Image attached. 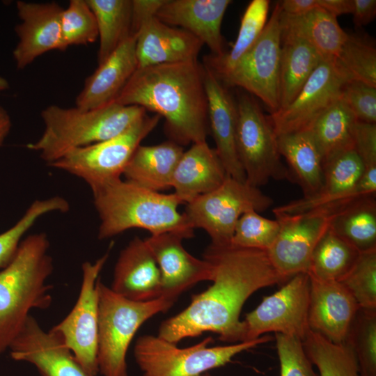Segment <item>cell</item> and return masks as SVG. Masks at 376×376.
I'll list each match as a JSON object with an SVG mask.
<instances>
[{
  "label": "cell",
  "mask_w": 376,
  "mask_h": 376,
  "mask_svg": "<svg viewBox=\"0 0 376 376\" xmlns=\"http://www.w3.org/2000/svg\"><path fill=\"white\" fill-rule=\"evenodd\" d=\"M146 114V110L141 107L115 101L89 110L50 105L40 114L45 125L41 136L26 147L38 152L49 165L71 150L123 133Z\"/></svg>",
  "instance_id": "cell-5"
},
{
  "label": "cell",
  "mask_w": 376,
  "mask_h": 376,
  "mask_svg": "<svg viewBox=\"0 0 376 376\" xmlns=\"http://www.w3.org/2000/svg\"><path fill=\"white\" fill-rule=\"evenodd\" d=\"M45 233L28 235L10 263L0 271V354L9 349L31 310L46 309L52 303L53 259Z\"/></svg>",
  "instance_id": "cell-4"
},
{
  "label": "cell",
  "mask_w": 376,
  "mask_h": 376,
  "mask_svg": "<svg viewBox=\"0 0 376 376\" xmlns=\"http://www.w3.org/2000/svg\"><path fill=\"white\" fill-rule=\"evenodd\" d=\"M280 13L278 1L255 44L233 68L217 77L225 86L242 88L259 98L271 113L279 109Z\"/></svg>",
  "instance_id": "cell-11"
},
{
  "label": "cell",
  "mask_w": 376,
  "mask_h": 376,
  "mask_svg": "<svg viewBox=\"0 0 376 376\" xmlns=\"http://www.w3.org/2000/svg\"><path fill=\"white\" fill-rule=\"evenodd\" d=\"M308 275V324L311 330L334 343H344L359 308V305L340 281Z\"/></svg>",
  "instance_id": "cell-21"
},
{
  "label": "cell",
  "mask_w": 376,
  "mask_h": 376,
  "mask_svg": "<svg viewBox=\"0 0 376 376\" xmlns=\"http://www.w3.org/2000/svg\"><path fill=\"white\" fill-rule=\"evenodd\" d=\"M110 288L138 301L161 297L160 270L145 239L135 237L120 251Z\"/></svg>",
  "instance_id": "cell-24"
},
{
  "label": "cell",
  "mask_w": 376,
  "mask_h": 376,
  "mask_svg": "<svg viewBox=\"0 0 376 376\" xmlns=\"http://www.w3.org/2000/svg\"><path fill=\"white\" fill-rule=\"evenodd\" d=\"M203 66L209 129L215 143L214 149L227 175L246 182L235 145L236 102L214 73L205 65Z\"/></svg>",
  "instance_id": "cell-22"
},
{
  "label": "cell",
  "mask_w": 376,
  "mask_h": 376,
  "mask_svg": "<svg viewBox=\"0 0 376 376\" xmlns=\"http://www.w3.org/2000/svg\"><path fill=\"white\" fill-rule=\"evenodd\" d=\"M201 376H210L209 374L206 373V374H203Z\"/></svg>",
  "instance_id": "cell-51"
},
{
  "label": "cell",
  "mask_w": 376,
  "mask_h": 376,
  "mask_svg": "<svg viewBox=\"0 0 376 376\" xmlns=\"http://www.w3.org/2000/svg\"><path fill=\"white\" fill-rule=\"evenodd\" d=\"M329 228L360 252L376 249L375 196H366L341 207Z\"/></svg>",
  "instance_id": "cell-32"
},
{
  "label": "cell",
  "mask_w": 376,
  "mask_h": 376,
  "mask_svg": "<svg viewBox=\"0 0 376 376\" xmlns=\"http://www.w3.org/2000/svg\"><path fill=\"white\" fill-rule=\"evenodd\" d=\"M9 88L8 80L2 77H0V91H5Z\"/></svg>",
  "instance_id": "cell-50"
},
{
  "label": "cell",
  "mask_w": 376,
  "mask_h": 376,
  "mask_svg": "<svg viewBox=\"0 0 376 376\" xmlns=\"http://www.w3.org/2000/svg\"><path fill=\"white\" fill-rule=\"evenodd\" d=\"M340 99L358 121L376 123V87L361 81L346 83Z\"/></svg>",
  "instance_id": "cell-44"
},
{
  "label": "cell",
  "mask_w": 376,
  "mask_h": 376,
  "mask_svg": "<svg viewBox=\"0 0 376 376\" xmlns=\"http://www.w3.org/2000/svg\"><path fill=\"white\" fill-rule=\"evenodd\" d=\"M279 20L281 36L305 41L324 61L337 56L347 36L337 18L319 7L300 15H289L281 10Z\"/></svg>",
  "instance_id": "cell-28"
},
{
  "label": "cell",
  "mask_w": 376,
  "mask_h": 376,
  "mask_svg": "<svg viewBox=\"0 0 376 376\" xmlns=\"http://www.w3.org/2000/svg\"><path fill=\"white\" fill-rule=\"evenodd\" d=\"M228 176L214 148L206 141L185 151L175 169L171 187L182 203L219 187Z\"/></svg>",
  "instance_id": "cell-26"
},
{
  "label": "cell",
  "mask_w": 376,
  "mask_h": 376,
  "mask_svg": "<svg viewBox=\"0 0 376 376\" xmlns=\"http://www.w3.org/2000/svg\"><path fill=\"white\" fill-rule=\"evenodd\" d=\"M160 118L157 114H146L123 133L71 150L49 166L79 178L93 191L121 179L134 151Z\"/></svg>",
  "instance_id": "cell-8"
},
{
  "label": "cell",
  "mask_w": 376,
  "mask_h": 376,
  "mask_svg": "<svg viewBox=\"0 0 376 376\" xmlns=\"http://www.w3.org/2000/svg\"><path fill=\"white\" fill-rule=\"evenodd\" d=\"M354 149L364 169L376 168V124L357 121L354 130Z\"/></svg>",
  "instance_id": "cell-45"
},
{
  "label": "cell",
  "mask_w": 376,
  "mask_h": 376,
  "mask_svg": "<svg viewBox=\"0 0 376 376\" xmlns=\"http://www.w3.org/2000/svg\"><path fill=\"white\" fill-rule=\"evenodd\" d=\"M9 350L13 359L31 363L41 376H90L61 336L45 331L31 315Z\"/></svg>",
  "instance_id": "cell-17"
},
{
  "label": "cell",
  "mask_w": 376,
  "mask_h": 376,
  "mask_svg": "<svg viewBox=\"0 0 376 376\" xmlns=\"http://www.w3.org/2000/svg\"><path fill=\"white\" fill-rule=\"evenodd\" d=\"M21 22L15 26L18 42L13 55L17 69L22 70L36 58L52 50L65 51L61 17L63 10L56 2H16Z\"/></svg>",
  "instance_id": "cell-18"
},
{
  "label": "cell",
  "mask_w": 376,
  "mask_h": 376,
  "mask_svg": "<svg viewBox=\"0 0 376 376\" xmlns=\"http://www.w3.org/2000/svg\"><path fill=\"white\" fill-rule=\"evenodd\" d=\"M357 121L340 97L312 123L307 130L319 148L323 163L338 153L354 149Z\"/></svg>",
  "instance_id": "cell-31"
},
{
  "label": "cell",
  "mask_w": 376,
  "mask_h": 376,
  "mask_svg": "<svg viewBox=\"0 0 376 376\" xmlns=\"http://www.w3.org/2000/svg\"><path fill=\"white\" fill-rule=\"evenodd\" d=\"M302 343L311 362L318 368L320 376H359L355 354L345 343H334L310 330Z\"/></svg>",
  "instance_id": "cell-36"
},
{
  "label": "cell",
  "mask_w": 376,
  "mask_h": 376,
  "mask_svg": "<svg viewBox=\"0 0 376 376\" xmlns=\"http://www.w3.org/2000/svg\"><path fill=\"white\" fill-rule=\"evenodd\" d=\"M114 101L163 117L170 140L180 146L206 141L204 66L198 61L137 68Z\"/></svg>",
  "instance_id": "cell-2"
},
{
  "label": "cell",
  "mask_w": 376,
  "mask_h": 376,
  "mask_svg": "<svg viewBox=\"0 0 376 376\" xmlns=\"http://www.w3.org/2000/svg\"><path fill=\"white\" fill-rule=\"evenodd\" d=\"M281 12L289 15H300L318 8L317 0L279 1Z\"/></svg>",
  "instance_id": "cell-47"
},
{
  "label": "cell",
  "mask_w": 376,
  "mask_h": 376,
  "mask_svg": "<svg viewBox=\"0 0 376 376\" xmlns=\"http://www.w3.org/2000/svg\"><path fill=\"white\" fill-rule=\"evenodd\" d=\"M203 258L212 267V285L193 295L186 308L164 321L157 336L175 344L211 331L224 342H243L240 315L245 301L257 290L289 279L278 272L266 250L210 244Z\"/></svg>",
  "instance_id": "cell-1"
},
{
  "label": "cell",
  "mask_w": 376,
  "mask_h": 376,
  "mask_svg": "<svg viewBox=\"0 0 376 376\" xmlns=\"http://www.w3.org/2000/svg\"><path fill=\"white\" fill-rule=\"evenodd\" d=\"M61 29L65 50L71 45H86L97 40L95 17L86 0L70 1L61 14Z\"/></svg>",
  "instance_id": "cell-40"
},
{
  "label": "cell",
  "mask_w": 376,
  "mask_h": 376,
  "mask_svg": "<svg viewBox=\"0 0 376 376\" xmlns=\"http://www.w3.org/2000/svg\"><path fill=\"white\" fill-rule=\"evenodd\" d=\"M235 145L246 182L259 187L271 179H290L281 161L277 136L253 95L242 93L237 98Z\"/></svg>",
  "instance_id": "cell-10"
},
{
  "label": "cell",
  "mask_w": 376,
  "mask_h": 376,
  "mask_svg": "<svg viewBox=\"0 0 376 376\" xmlns=\"http://www.w3.org/2000/svg\"><path fill=\"white\" fill-rule=\"evenodd\" d=\"M353 22L357 27L368 25L376 16L375 0H352Z\"/></svg>",
  "instance_id": "cell-46"
},
{
  "label": "cell",
  "mask_w": 376,
  "mask_h": 376,
  "mask_svg": "<svg viewBox=\"0 0 376 376\" xmlns=\"http://www.w3.org/2000/svg\"><path fill=\"white\" fill-rule=\"evenodd\" d=\"M97 365L102 376H128L127 352L140 327L156 314L168 311L174 301L164 297L145 301L128 299L104 285L100 277Z\"/></svg>",
  "instance_id": "cell-6"
},
{
  "label": "cell",
  "mask_w": 376,
  "mask_h": 376,
  "mask_svg": "<svg viewBox=\"0 0 376 376\" xmlns=\"http://www.w3.org/2000/svg\"><path fill=\"white\" fill-rule=\"evenodd\" d=\"M185 150L169 140L154 146H139L123 173L125 180L159 191L171 187L173 175Z\"/></svg>",
  "instance_id": "cell-27"
},
{
  "label": "cell",
  "mask_w": 376,
  "mask_h": 376,
  "mask_svg": "<svg viewBox=\"0 0 376 376\" xmlns=\"http://www.w3.org/2000/svg\"><path fill=\"white\" fill-rule=\"evenodd\" d=\"M359 253L354 246L329 228L313 250L308 274L339 281L351 269Z\"/></svg>",
  "instance_id": "cell-35"
},
{
  "label": "cell",
  "mask_w": 376,
  "mask_h": 376,
  "mask_svg": "<svg viewBox=\"0 0 376 376\" xmlns=\"http://www.w3.org/2000/svg\"><path fill=\"white\" fill-rule=\"evenodd\" d=\"M345 343L355 354L359 376H376V308H359Z\"/></svg>",
  "instance_id": "cell-38"
},
{
  "label": "cell",
  "mask_w": 376,
  "mask_h": 376,
  "mask_svg": "<svg viewBox=\"0 0 376 376\" xmlns=\"http://www.w3.org/2000/svg\"><path fill=\"white\" fill-rule=\"evenodd\" d=\"M280 376H317L299 339L275 334Z\"/></svg>",
  "instance_id": "cell-43"
},
{
  "label": "cell",
  "mask_w": 376,
  "mask_h": 376,
  "mask_svg": "<svg viewBox=\"0 0 376 376\" xmlns=\"http://www.w3.org/2000/svg\"><path fill=\"white\" fill-rule=\"evenodd\" d=\"M276 219L261 216L251 210L243 214L237 221L231 240L233 245L267 251L279 233Z\"/></svg>",
  "instance_id": "cell-41"
},
{
  "label": "cell",
  "mask_w": 376,
  "mask_h": 376,
  "mask_svg": "<svg viewBox=\"0 0 376 376\" xmlns=\"http://www.w3.org/2000/svg\"><path fill=\"white\" fill-rule=\"evenodd\" d=\"M270 1L253 0L247 6L241 19L237 38L231 49L220 56L209 55L205 63L219 77L230 71L252 47L267 22Z\"/></svg>",
  "instance_id": "cell-34"
},
{
  "label": "cell",
  "mask_w": 376,
  "mask_h": 376,
  "mask_svg": "<svg viewBox=\"0 0 376 376\" xmlns=\"http://www.w3.org/2000/svg\"><path fill=\"white\" fill-rule=\"evenodd\" d=\"M346 83L331 61H322L290 104L267 116L276 136L307 130L340 97Z\"/></svg>",
  "instance_id": "cell-16"
},
{
  "label": "cell",
  "mask_w": 376,
  "mask_h": 376,
  "mask_svg": "<svg viewBox=\"0 0 376 376\" xmlns=\"http://www.w3.org/2000/svg\"><path fill=\"white\" fill-rule=\"evenodd\" d=\"M281 157L288 163L290 180L302 189L304 196L315 194L323 181V161L319 148L307 130L277 136Z\"/></svg>",
  "instance_id": "cell-29"
},
{
  "label": "cell",
  "mask_w": 376,
  "mask_h": 376,
  "mask_svg": "<svg viewBox=\"0 0 376 376\" xmlns=\"http://www.w3.org/2000/svg\"><path fill=\"white\" fill-rule=\"evenodd\" d=\"M109 256L107 252L94 263L86 261L82 264V281L77 300L68 315L51 329L61 336L90 376H96L99 373L97 281Z\"/></svg>",
  "instance_id": "cell-13"
},
{
  "label": "cell",
  "mask_w": 376,
  "mask_h": 376,
  "mask_svg": "<svg viewBox=\"0 0 376 376\" xmlns=\"http://www.w3.org/2000/svg\"><path fill=\"white\" fill-rule=\"evenodd\" d=\"M86 2L97 22L100 64L132 35V0H86Z\"/></svg>",
  "instance_id": "cell-33"
},
{
  "label": "cell",
  "mask_w": 376,
  "mask_h": 376,
  "mask_svg": "<svg viewBox=\"0 0 376 376\" xmlns=\"http://www.w3.org/2000/svg\"><path fill=\"white\" fill-rule=\"evenodd\" d=\"M323 181L313 195L276 207L273 213L293 214L317 208L336 212L345 205L366 196H375L360 178L364 166L354 149L338 153L323 163Z\"/></svg>",
  "instance_id": "cell-15"
},
{
  "label": "cell",
  "mask_w": 376,
  "mask_h": 376,
  "mask_svg": "<svg viewBox=\"0 0 376 376\" xmlns=\"http://www.w3.org/2000/svg\"><path fill=\"white\" fill-rule=\"evenodd\" d=\"M11 119L8 111L0 105V146L3 143L11 128Z\"/></svg>",
  "instance_id": "cell-49"
},
{
  "label": "cell",
  "mask_w": 376,
  "mask_h": 376,
  "mask_svg": "<svg viewBox=\"0 0 376 376\" xmlns=\"http://www.w3.org/2000/svg\"><path fill=\"white\" fill-rule=\"evenodd\" d=\"M322 61L318 52L305 41L281 36L279 110L290 104Z\"/></svg>",
  "instance_id": "cell-30"
},
{
  "label": "cell",
  "mask_w": 376,
  "mask_h": 376,
  "mask_svg": "<svg viewBox=\"0 0 376 376\" xmlns=\"http://www.w3.org/2000/svg\"><path fill=\"white\" fill-rule=\"evenodd\" d=\"M272 204L273 199L259 187L228 175L217 189L187 203L184 214L194 229L201 228L208 234L210 244L226 246L231 244L243 214L263 212Z\"/></svg>",
  "instance_id": "cell-9"
},
{
  "label": "cell",
  "mask_w": 376,
  "mask_h": 376,
  "mask_svg": "<svg viewBox=\"0 0 376 376\" xmlns=\"http://www.w3.org/2000/svg\"><path fill=\"white\" fill-rule=\"evenodd\" d=\"M334 65L347 81H361L376 87V48L368 36L347 33Z\"/></svg>",
  "instance_id": "cell-37"
},
{
  "label": "cell",
  "mask_w": 376,
  "mask_h": 376,
  "mask_svg": "<svg viewBox=\"0 0 376 376\" xmlns=\"http://www.w3.org/2000/svg\"><path fill=\"white\" fill-rule=\"evenodd\" d=\"M136 35L138 68L197 61L203 42L189 32L160 21L155 15L132 23Z\"/></svg>",
  "instance_id": "cell-20"
},
{
  "label": "cell",
  "mask_w": 376,
  "mask_h": 376,
  "mask_svg": "<svg viewBox=\"0 0 376 376\" xmlns=\"http://www.w3.org/2000/svg\"><path fill=\"white\" fill-rule=\"evenodd\" d=\"M310 278L306 272L295 274L284 285L246 315L242 321L244 341L274 332L304 341L310 331L308 309Z\"/></svg>",
  "instance_id": "cell-12"
},
{
  "label": "cell",
  "mask_w": 376,
  "mask_h": 376,
  "mask_svg": "<svg viewBox=\"0 0 376 376\" xmlns=\"http://www.w3.org/2000/svg\"><path fill=\"white\" fill-rule=\"evenodd\" d=\"M271 339L270 336L264 335L253 340L208 347L213 342L208 336L194 345L180 348L158 336L144 335L137 339L134 354L143 376H201Z\"/></svg>",
  "instance_id": "cell-7"
},
{
  "label": "cell",
  "mask_w": 376,
  "mask_h": 376,
  "mask_svg": "<svg viewBox=\"0 0 376 376\" xmlns=\"http://www.w3.org/2000/svg\"><path fill=\"white\" fill-rule=\"evenodd\" d=\"M51 211L52 205L48 201L36 200L14 226L0 234V269L6 267L13 260L26 233L41 217Z\"/></svg>",
  "instance_id": "cell-42"
},
{
  "label": "cell",
  "mask_w": 376,
  "mask_h": 376,
  "mask_svg": "<svg viewBox=\"0 0 376 376\" xmlns=\"http://www.w3.org/2000/svg\"><path fill=\"white\" fill-rule=\"evenodd\" d=\"M136 35L125 38L85 80L75 107L83 110L103 107L116 100L138 68Z\"/></svg>",
  "instance_id": "cell-25"
},
{
  "label": "cell",
  "mask_w": 376,
  "mask_h": 376,
  "mask_svg": "<svg viewBox=\"0 0 376 376\" xmlns=\"http://www.w3.org/2000/svg\"><path fill=\"white\" fill-rule=\"evenodd\" d=\"M100 219L97 237L105 240L131 228L157 235L173 233L184 239L194 237V228L174 194H162L122 179L92 191Z\"/></svg>",
  "instance_id": "cell-3"
},
{
  "label": "cell",
  "mask_w": 376,
  "mask_h": 376,
  "mask_svg": "<svg viewBox=\"0 0 376 376\" xmlns=\"http://www.w3.org/2000/svg\"><path fill=\"white\" fill-rule=\"evenodd\" d=\"M181 235L173 233L151 235L145 241L160 270L161 296L175 301L182 292L203 281H211L212 267L183 246Z\"/></svg>",
  "instance_id": "cell-19"
},
{
  "label": "cell",
  "mask_w": 376,
  "mask_h": 376,
  "mask_svg": "<svg viewBox=\"0 0 376 376\" xmlns=\"http://www.w3.org/2000/svg\"><path fill=\"white\" fill-rule=\"evenodd\" d=\"M334 213L327 208L293 214L274 213L279 230L267 253L281 276L288 280L297 274L308 273L313 250L329 228Z\"/></svg>",
  "instance_id": "cell-14"
},
{
  "label": "cell",
  "mask_w": 376,
  "mask_h": 376,
  "mask_svg": "<svg viewBox=\"0 0 376 376\" xmlns=\"http://www.w3.org/2000/svg\"><path fill=\"white\" fill-rule=\"evenodd\" d=\"M338 281L359 308H376V249L360 252L351 269Z\"/></svg>",
  "instance_id": "cell-39"
},
{
  "label": "cell",
  "mask_w": 376,
  "mask_h": 376,
  "mask_svg": "<svg viewBox=\"0 0 376 376\" xmlns=\"http://www.w3.org/2000/svg\"><path fill=\"white\" fill-rule=\"evenodd\" d=\"M318 7L336 17L351 14L352 0H317Z\"/></svg>",
  "instance_id": "cell-48"
},
{
  "label": "cell",
  "mask_w": 376,
  "mask_h": 376,
  "mask_svg": "<svg viewBox=\"0 0 376 376\" xmlns=\"http://www.w3.org/2000/svg\"><path fill=\"white\" fill-rule=\"evenodd\" d=\"M230 0H164L155 16L170 26H178L206 45L211 55L225 53L221 23Z\"/></svg>",
  "instance_id": "cell-23"
}]
</instances>
